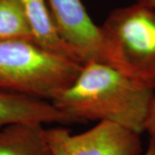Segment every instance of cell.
Returning a JSON list of instances; mask_svg holds the SVG:
<instances>
[{
	"instance_id": "5b68a950",
	"label": "cell",
	"mask_w": 155,
	"mask_h": 155,
	"mask_svg": "<svg viewBox=\"0 0 155 155\" xmlns=\"http://www.w3.org/2000/svg\"><path fill=\"white\" fill-rule=\"evenodd\" d=\"M62 39L80 54L84 64L96 61L107 64L105 44L81 0H47Z\"/></svg>"
},
{
	"instance_id": "3957f363",
	"label": "cell",
	"mask_w": 155,
	"mask_h": 155,
	"mask_svg": "<svg viewBox=\"0 0 155 155\" xmlns=\"http://www.w3.org/2000/svg\"><path fill=\"white\" fill-rule=\"evenodd\" d=\"M81 67L31 41H0V91L52 102L73 82Z\"/></svg>"
},
{
	"instance_id": "8992f818",
	"label": "cell",
	"mask_w": 155,
	"mask_h": 155,
	"mask_svg": "<svg viewBox=\"0 0 155 155\" xmlns=\"http://www.w3.org/2000/svg\"><path fill=\"white\" fill-rule=\"evenodd\" d=\"M69 124L76 121L53 103L31 95L0 91V128L20 122Z\"/></svg>"
},
{
	"instance_id": "7a4b0ae2",
	"label": "cell",
	"mask_w": 155,
	"mask_h": 155,
	"mask_svg": "<svg viewBox=\"0 0 155 155\" xmlns=\"http://www.w3.org/2000/svg\"><path fill=\"white\" fill-rule=\"evenodd\" d=\"M107 65L155 90V10L139 3L111 11L99 26Z\"/></svg>"
},
{
	"instance_id": "30bf717a",
	"label": "cell",
	"mask_w": 155,
	"mask_h": 155,
	"mask_svg": "<svg viewBox=\"0 0 155 155\" xmlns=\"http://www.w3.org/2000/svg\"><path fill=\"white\" fill-rule=\"evenodd\" d=\"M145 132L148 134L151 140H155V97L151 103L148 110L145 123Z\"/></svg>"
},
{
	"instance_id": "7c38bea8",
	"label": "cell",
	"mask_w": 155,
	"mask_h": 155,
	"mask_svg": "<svg viewBox=\"0 0 155 155\" xmlns=\"http://www.w3.org/2000/svg\"><path fill=\"white\" fill-rule=\"evenodd\" d=\"M154 9H155V5H154Z\"/></svg>"
},
{
	"instance_id": "277c9868",
	"label": "cell",
	"mask_w": 155,
	"mask_h": 155,
	"mask_svg": "<svg viewBox=\"0 0 155 155\" xmlns=\"http://www.w3.org/2000/svg\"><path fill=\"white\" fill-rule=\"evenodd\" d=\"M51 155H141L140 134L111 122L73 134L65 127L46 128Z\"/></svg>"
},
{
	"instance_id": "8fae6325",
	"label": "cell",
	"mask_w": 155,
	"mask_h": 155,
	"mask_svg": "<svg viewBox=\"0 0 155 155\" xmlns=\"http://www.w3.org/2000/svg\"><path fill=\"white\" fill-rule=\"evenodd\" d=\"M143 155H155V140H149V143Z\"/></svg>"
},
{
	"instance_id": "52a82bcc",
	"label": "cell",
	"mask_w": 155,
	"mask_h": 155,
	"mask_svg": "<svg viewBox=\"0 0 155 155\" xmlns=\"http://www.w3.org/2000/svg\"><path fill=\"white\" fill-rule=\"evenodd\" d=\"M33 29L35 43L46 51L78 62L84 61L77 50L65 41L57 30L47 0H20Z\"/></svg>"
},
{
	"instance_id": "6da1fadb",
	"label": "cell",
	"mask_w": 155,
	"mask_h": 155,
	"mask_svg": "<svg viewBox=\"0 0 155 155\" xmlns=\"http://www.w3.org/2000/svg\"><path fill=\"white\" fill-rule=\"evenodd\" d=\"M154 97V89L134 82L107 64L90 61L52 103L76 122H115L141 134Z\"/></svg>"
},
{
	"instance_id": "ba28073f",
	"label": "cell",
	"mask_w": 155,
	"mask_h": 155,
	"mask_svg": "<svg viewBox=\"0 0 155 155\" xmlns=\"http://www.w3.org/2000/svg\"><path fill=\"white\" fill-rule=\"evenodd\" d=\"M41 122H20L0 128V155H51Z\"/></svg>"
},
{
	"instance_id": "9c48e42d",
	"label": "cell",
	"mask_w": 155,
	"mask_h": 155,
	"mask_svg": "<svg viewBox=\"0 0 155 155\" xmlns=\"http://www.w3.org/2000/svg\"><path fill=\"white\" fill-rule=\"evenodd\" d=\"M10 41L35 43L33 29L20 0H0V41Z\"/></svg>"
}]
</instances>
